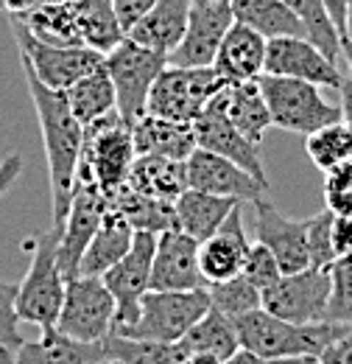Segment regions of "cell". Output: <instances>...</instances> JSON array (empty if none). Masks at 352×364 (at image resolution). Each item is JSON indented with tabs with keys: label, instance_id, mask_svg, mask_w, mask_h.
<instances>
[{
	"label": "cell",
	"instance_id": "6da1fadb",
	"mask_svg": "<svg viewBox=\"0 0 352 364\" xmlns=\"http://www.w3.org/2000/svg\"><path fill=\"white\" fill-rule=\"evenodd\" d=\"M26 85L31 92L40 132H43L45 160H48V180H50V210H53V228L62 232L70 202H73V185L79 174L82 151H84V124L76 118L65 90H53L37 79V73L23 65Z\"/></svg>",
	"mask_w": 352,
	"mask_h": 364
},
{
	"label": "cell",
	"instance_id": "7a4b0ae2",
	"mask_svg": "<svg viewBox=\"0 0 352 364\" xmlns=\"http://www.w3.org/2000/svg\"><path fill=\"white\" fill-rule=\"evenodd\" d=\"M235 328L241 336V348L271 359H319L330 345H336L350 331V325L330 319L310 325L288 322L265 309H255L238 317Z\"/></svg>",
	"mask_w": 352,
	"mask_h": 364
},
{
	"label": "cell",
	"instance_id": "3957f363",
	"mask_svg": "<svg viewBox=\"0 0 352 364\" xmlns=\"http://www.w3.org/2000/svg\"><path fill=\"white\" fill-rule=\"evenodd\" d=\"M59 230L40 232L31 244V264L17 289V314L23 322L37 325L40 331L56 328V319L65 303L67 277L59 267Z\"/></svg>",
	"mask_w": 352,
	"mask_h": 364
},
{
	"label": "cell",
	"instance_id": "277c9868",
	"mask_svg": "<svg viewBox=\"0 0 352 364\" xmlns=\"http://www.w3.org/2000/svg\"><path fill=\"white\" fill-rule=\"evenodd\" d=\"M134 160H137V149H134L132 127H126L118 109L84 127V151H82L79 174L92 177L106 196L118 193L129 182Z\"/></svg>",
	"mask_w": 352,
	"mask_h": 364
},
{
	"label": "cell",
	"instance_id": "5b68a950",
	"mask_svg": "<svg viewBox=\"0 0 352 364\" xmlns=\"http://www.w3.org/2000/svg\"><path fill=\"white\" fill-rule=\"evenodd\" d=\"M258 82L263 87L271 124L277 129H285L294 135H310L344 118L341 104L327 101L321 85L291 79V76H271V73H263Z\"/></svg>",
	"mask_w": 352,
	"mask_h": 364
},
{
	"label": "cell",
	"instance_id": "8992f818",
	"mask_svg": "<svg viewBox=\"0 0 352 364\" xmlns=\"http://www.w3.org/2000/svg\"><path fill=\"white\" fill-rule=\"evenodd\" d=\"M210 306L213 303L207 289H187V291L148 289L140 300L137 322L112 333L154 339V342H182V336L210 311Z\"/></svg>",
	"mask_w": 352,
	"mask_h": 364
},
{
	"label": "cell",
	"instance_id": "52a82bcc",
	"mask_svg": "<svg viewBox=\"0 0 352 364\" xmlns=\"http://www.w3.org/2000/svg\"><path fill=\"white\" fill-rule=\"evenodd\" d=\"M9 26H11L14 43L20 50V62L28 65L37 73V79L48 87H53V90H67L70 85H76L79 79H84L87 73L98 70L104 65L106 53H101L95 48L43 43L17 17H9Z\"/></svg>",
	"mask_w": 352,
	"mask_h": 364
},
{
	"label": "cell",
	"instance_id": "ba28073f",
	"mask_svg": "<svg viewBox=\"0 0 352 364\" xmlns=\"http://www.w3.org/2000/svg\"><path fill=\"white\" fill-rule=\"evenodd\" d=\"M165 65H168V56L134 43L132 37H126L121 46H115L104 56V68L118 95V112L126 121V127L137 124L145 115L151 87L157 76L165 70Z\"/></svg>",
	"mask_w": 352,
	"mask_h": 364
},
{
	"label": "cell",
	"instance_id": "9c48e42d",
	"mask_svg": "<svg viewBox=\"0 0 352 364\" xmlns=\"http://www.w3.org/2000/svg\"><path fill=\"white\" fill-rule=\"evenodd\" d=\"M224 85L226 82L216 73V68L165 65V70L157 76V82L151 87L145 112L160 115V118H171V121L193 124Z\"/></svg>",
	"mask_w": 352,
	"mask_h": 364
},
{
	"label": "cell",
	"instance_id": "30bf717a",
	"mask_svg": "<svg viewBox=\"0 0 352 364\" xmlns=\"http://www.w3.org/2000/svg\"><path fill=\"white\" fill-rule=\"evenodd\" d=\"M115 314L118 303L104 277L79 274L67 280L56 328L82 342H104L115 331Z\"/></svg>",
	"mask_w": 352,
	"mask_h": 364
},
{
	"label": "cell",
	"instance_id": "8fae6325",
	"mask_svg": "<svg viewBox=\"0 0 352 364\" xmlns=\"http://www.w3.org/2000/svg\"><path fill=\"white\" fill-rule=\"evenodd\" d=\"M330 269L308 267L302 272H282L277 283L263 289V309L288 322H321L330 306Z\"/></svg>",
	"mask_w": 352,
	"mask_h": 364
},
{
	"label": "cell",
	"instance_id": "7c38bea8",
	"mask_svg": "<svg viewBox=\"0 0 352 364\" xmlns=\"http://www.w3.org/2000/svg\"><path fill=\"white\" fill-rule=\"evenodd\" d=\"M106 210H109V196L95 185L92 177L76 174L73 202H70L65 228L59 235V267H62L67 280L79 277L84 250L89 247L95 230L101 228Z\"/></svg>",
	"mask_w": 352,
	"mask_h": 364
},
{
	"label": "cell",
	"instance_id": "4fadbf2b",
	"mask_svg": "<svg viewBox=\"0 0 352 364\" xmlns=\"http://www.w3.org/2000/svg\"><path fill=\"white\" fill-rule=\"evenodd\" d=\"M154 250H157V232L137 230L132 250L104 274V283L109 286L118 314H115V331L129 328L140 317V300L151 289V269H154Z\"/></svg>",
	"mask_w": 352,
	"mask_h": 364
},
{
	"label": "cell",
	"instance_id": "5bb4252c",
	"mask_svg": "<svg viewBox=\"0 0 352 364\" xmlns=\"http://www.w3.org/2000/svg\"><path fill=\"white\" fill-rule=\"evenodd\" d=\"M235 23L229 0H193L182 43L168 56L176 68H213L216 53Z\"/></svg>",
	"mask_w": 352,
	"mask_h": 364
},
{
	"label": "cell",
	"instance_id": "9a60e30c",
	"mask_svg": "<svg viewBox=\"0 0 352 364\" xmlns=\"http://www.w3.org/2000/svg\"><path fill=\"white\" fill-rule=\"evenodd\" d=\"M265 73L305 79L313 85L339 90L344 82V70L333 62L321 48H316L308 37H274L265 48Z\"/></svg>",
	"mask_w": 352,
	"mask_h": 364
},
{
	"label": "cell",
	"instance_id": "2e32d148",
	"mask_svg": "<svg viewBox=\"0 0 352 364\" xmlns=\"http://www.w3.org/2000/svg\"><path fill=\"white\" fill-rule=\"evenodd\" d=\"M219 92H216L213 101L204 107V112L193 121L199 149L216 151L221 157L238 163L241 168H246L249 174H255L263 185H268V177H265V168H263V157H260V146H258L255 140H249V137L243 135V132L229 121V115H226V109H224V104H221Z\"/></svg>",
	"mask_w": 352,
	"mask_h": 364
},
{
	"label": "cell",
	"instance_id": "e0dca14e",
	"mask_svg": "<svg viewBox=\"0 0 352 364\" xmlns=\"http://www.w3.org/2000/svg\"><path fill=\"white\" fill-rule=\"evenodd\" d=\"M199 247L190 232L171 228L157 235L154 250V269H151V289L163 291H187V289H207V280L199 264Z\"/></svg>",
	"mask_w": 352,
	"mask_h": 364
},
{
	"label": "cell",
	"instance_id": "ac0fdd59",
	"mask_svg": "<svg viewBox=\"0 0 352 364\" xmlns=\"http://www.w3.org/2000/svg\"><path fill=\"white\" fill-rule=\"evenodd\" d=\"M187 188L216 196H232L238 202H258L263 191H268V185H263L255 174L207 149H196L187 157Z\"/></svg>",
	"mask_w": 352,
	"mask_h": 364
},
{
	"label": "cell",
	"instance_id": "d6986e66",
	"mask_svg": "<svg viewBox=\"0 0 352 364\" xmlns=\"http://www.w3.org/2000/svg\"><path fill=\"white\" fill-rule=\"evenodd\" d=\"M255 205V238L265 244L282 272H302L310 267V250H308V219L297 222L282 216L268 199H258Z\"/></svg>",
	"mask_w": 352,
	"mask_h": 364
},
{
	"label": "cell",
	"instance_id": "ffe728a7",
	"mask_svg": "<svg viewBox=\"0 0 352 364\" xmlns=\"http://www.w3.org/2000/svg\"><path fill=\"white\" fill-rule=\"evenodd\" d=\"M249 250H252V241L243 230L241 205H235L232 213L226 216V222L210 238H204L199 247V264H202V274H204L207 286L243 272Z\"/></svg>",
	"mask_w": 352,
	"mask_h": 364
},
{
	"label": "cell",
	"instance_id": "44dd1931",
	"mask_svg": "<svg viewBox=\"0 0 352 364\" xmlns=\"http://www.w3.org/2000/svg\"><path fill=\"white\" fill-rule=\"evenodd\" d=\"M265 48H268V40L263 34L235 20L216 53L213 68L226 85L258 82L265 73Z\"/></svg>",
	"mask_w": 352,
	"mask_h": 364
},
{
	"label": "cell",
	"instance_id": "7402d4cb",
	"mask_svg": "<svg viewBox=\"0 0 352 364\" xmlns=\"http://www.w3.org/2000/svg\"><path fill=\"white\" fill-rule=\"evenodd\" d=\"M20 364H98L106 362L104 342H82L59 328H45L37 339L23 342L14 350Z\"/></svg>",
	"mask_w": 352,
	"mask_h": 364
},
{
	"label": "cell",
	"instance_id": "603a6c76",
	"mask_svg": "<svg viewBox=\"0 0 352 364\" xmlns=\"http://www.w3.org/2000/svg\"><path fill=\"white\" fill-rule=\"evenodd\" d=\"M190 3L193 0H157L151 6V11H145L129 28V37L140 46L163 53V56H171L174 48L185 37Z\"/></svg>",
	"mask_w": 352,
	"mask_h": 364
},
{
	"label": "cell",
	"instance_id": "cb8c5ba5",
	"mask_svg": "<svg viewBox=\"0 0 352 364\" xmlns=\"http://www.w3.org/2000/svg\"><path fill=\"white\" fill-rule=\"evenodd\" d=\"M132 137L137 154H154L168 160H187L199 149L193 124L148 115V112L137 124H132Z\"/></svg>",
	"mask_w": 352,
	"mask_h": 364
},
{
	"label": "cell",
	"instance_id": "d4e9b609",
	"mask_svg": "<svg viewBox=\"0 0 352 364\" xmlns=\"http://www.w3.org/2000/svg\"><path fill=\"white\" fill-rule=\"evenodd\" d=\"M134 232H137V230L126 222V216L109 208L106 216H104V222H101V228L95 230L89 247L84 250L79 274L104 277V274L109 272V269L132 250Z\"/></svg>",
	"mask_w": 352,
	"mask_h": 364
},
{
	"label": "cell",
	"instance_id": "484cf974",
	"mask_svg": "<svg viewBox=\"0 0 352 364\" xmlns=\"http://www.w3.org/2000/svg\"><path fill=\"white\" fill-rule=\"evenodd\" d=\"M221 104L229 115V121L258 146L263 143V135L274 127L271 124V112L265 104V95L260 82H235V85H224L219 92Z\"/></svg>",
	"mask_w": 352,
	"mask_h": 364
},
{
	"label": "cell",
	"instance_id": "4316f807",
	"mask_svg": "<svg viewBox=\"0 0 352 364\" xmlns=\"http://www.w3.org/2000/svg\"><path fill=\"white\" fill-rule=\"evenodd\" d=\"M235 205H241V202L232 199V196H216V193H207V191L187 188L174 202L176 228L190 232L196 241H204L226 222V216L232 213Z\"/></svg>",
	"mask_w": 352,
	"mask_h": 364
},
{
	"label": "cell",
	"instance_id": "83f0119b",
	"mask_svg": "<svg viewBox=\"0 0 352 364\" xmlns=\"http://www.w3.org/2000/svg\"><path fill=\"white\" fill-rule=\"evenodd\" d=\"M126 185L134 188L137 193H143V196L176 202L182 196V191H187V160L137 154Z\"/></svg>",
	"mask_w": 352,
	"mask_h": 364
},
{
	"label": "cell",
	"instance_id": "f1b7e54d",
	"mask_svg": "<svg viewBox=\"0 0 352 364\" xmlns=\"http://www.w3.org/2000/svg\"><path fill=\"white\" fill-rule=\"evenodd\" d=\"M235 20L255 28L265 40L274 37H308L302 20L285 0H232Z\"/></svg>",
	"mask_w": 352,
	"mask_h": 364
},
{
	"label": "cell",
	"instance_id": "f546056e",
	"mask_svg": "<svg viewBox=\"0 0 352 364\" xmlns=\"http://www.w3.org/2000/svg\"><path fill=\"white\" fill-rule=\"evenodd\" d=\"M73 6H76L79 34L84 46L109 53L112 48L121 46L129 37L118 17L115 0H73Z\"/></svg>",
	"mask_w": 352,
	"mask_h": 364
},
{
	"label": "cell",
	"instance_id": "4dcf8cb0",
	"mask_svg": "<svg viewBox=\"0 0 352 364\" xmlns=\"http://www.w3.org/2000/svg\"><path fill=\"white\" fill-rule=\"evenodd\" d=\"M28 26V31L50 46H84L79 34V20H76V6L73 0H50L28 11L26 17H17Z\"/></svg>",
	"mask_w": 352,
	"mask_h": 364
},
{
	"label": "cell",
	"instance_id": "1f68e13d",
	"mask_svg": "<svg viewBox=\"0 0 352 364\" xmlns=\"http://www.w3.org/2000/svg\"><path fill=\"white\" fill-rule=\"evenodd\" d=\"M182 348L187 353H213L219 359H229L241 350V336L235 328V319L221 314L219 309L210 306V311L199 319L185 336H182Z\"/></svg>",
	"mask_w": 352,
	"mask_h": 364
},
{
	"label": "cell",
	"instance_id": "d6a6232c",
	"mask_svg": "<svg viewBox=\"0 0 352 364\" xmlns=\"http://www.w3.org/2000/svg\"><path fill=\"white\" fill-rule=\"evenodd\" d=\"M109 208L123 213L126 222L134 230H145V232H165L176 228V208L174 202H163L154 196H143L134 188L123 185L118 193L109 196Z\"/></svg>",
	"mask_w": 352,
	"mask_h": 364
},
{
	"label": "cell",
	"instance_id": "836d02e7",
	"mask_svg": "<svg viewBox=\"0 0 352 364\" xmlns=\"http://www.w3.org/2000/svg\"><path fill=\"white\" fill-rule=\"evenodd\" d=\"M104 345H106V362L115 364H185L187 359L182 342H154V339L109 333Z\"/></svg>",
	"mask_w": 352,
	"mask_h": 364
},
{
	"label": "cell",
	"instance_id": "e575fe53",
	"mask_svg": "<svg viewBox=\"0 0 352 364\" xmlns=\"http://www.w3.org/2000/svg\"><path fill=\"white\" fill-rule=\"evenodd\" d=\"M65 95H67V101H70L76 118H79L84 127L92 124L95 118H101V115L118 109L115 85H112V79H109V73H106L104 65H101L98 70L87 73L84 79H79L76 85H70V87L65 90Z\"/></svg>",
	"mask_w": 352,
	"mask_h": 364
},
{
	"label": "cell",
	"instance_id": "d590c367",
	"mask_svg": "<svg viewBox=\"0 0 352 364\" xmlns=\"http://www.w3.org/2000/svg\"><path fill=\"white\" fill-rule=\"evenodd\" d=\"M285 3L302 20L310 43L316 48H321L333 62H341V40H344V34L339 31L327 3L324 0H285Z\"/></svg>",
	"mask_w": 352,
	"mask_h": 364
},
{
	"label": "cell",
	"instance_id": "8d00e7d4",
	"mask_svg": "<svg viewBox=\"0 0 352 364\" xmlns=\"http://www.w3.org/2000/svg\"><path fill=\"white\" fill-rule=\"evenodd\" d=\"M305 151L316 168L327 171L339 163L352 160V121H336L305 135Z\"/></svg>",
	"mask_w": 352,
	"mask_h": 364
},
{
	"label": "cell",
	"instance_id": "74e56055",
	"mask_svg": "<svg viewBox=\"0 0 352 364\" xmlns=\"http://www.w3.org/2000/svg\"><path fill=\"white\" fill-rule=\"evenodd\" d=\"M207 291H210L213 309H219L221 314H226L229 319H238L255 309H263V291L243 272L229 277V280H221V283H210Z\"/></svg>",
	"mask_w": 352,
	"mask_h": 364
},
{
	"label": "cell",
	"instance_id": "f35d334b",
	"mask_svg": "<svg viewBox=\"0 0 352 364\" xmlns=\"http://www.w3.org/2000/svg\"><path fill=\"white\" fill-rule=\"evenodd\" d=\"M330 280H333V289H330L327 319L352 325V255L336 258V264L330 267Z\"/></svg>",
	"mask_w": 352,
	"mask_h": 364
},
{
	"label": "cell",
	"instance_id": "ab89813d",
	"mask_svg": "<svg viewBox=\"0 0 352 364\" xmlns=\"http://www.w3.org/2000/svg\"><path fill=\"white\" fill-rule=\"evenodd\" d=\"M333 219L336 213L324 208L321 213L308 219V250H310V267L330 269L336 264V247H333Z\"/></svg>",
	"mask_w": 352,
	"mask_h": 364
},
{
	"label": "cell",
	"instance_id": "60d3db41",
	"mask_svg": "<svg viewBox=\"0 0 352 364\" xmlns=\"http://www.w3.org/2000/svg\"><path fill=\"white\" fill-rule=\"evenodd\" d=\"M17 289L20 283L0 280V350H17L26 339L20 333V314H17Z\"/></svg>",
	"mask_w": 352,
	"mask_h": 364
},
{
	"label": "cell",
	"instance_id": "b9f144b4",
	"mask_svg": "<svg viewBox=\"0 0 352 364\" xmlns=\"http://www.w3.org/2000/svg\"><path fill=\"white\" fill-rule=\"evenodd\" d=\"M243 274L263 291L268 289L271 283H277L280 280V274H282V267H280V261H277V255L260 244V241H252V250H249V255H246V264H243Z\"/></svg>",
	"mask_w": 352,
	"mask_h": 364
},
{
	"label": "cell",
	"instance_id": "7bdbcfd3",
	"mask_svg": "<svg viewBox=\"0 0 352 364\" xmlns=\"http://www.w3.org/2000/svg\"><path fill=\"white\" fill-rule=\"evenodd\" d=\"M154 3H157V0H115L118 17H121V23H123L126 34H129V28H132L134 23H137L145 11H151V6H154Z\"/></svg>",
	"mask_w": 352,
	"mask_h": 364
},
{
	"label": "cell",
	"instance_id": "ee69618b",
	"mask_svg": "<svg viewBox=\"0 0 352 364\" xmlns=\"http://www.w3.org/2000/svg\"><path fill=\"white\" fill-rule=\"evenodd\" d=\"M333 247L336 255H352V216H339L333 219Z\"/></svg>",
	"mask_w": 352,
	"mask_h": 364
},
{
	"label": "cell",
	"instance_id": "f6af8a7d",
	"mask_svg": "<svg viewBox=\"0 0 352 364\" xmlns=\"http://www.w3.org/2000/svg\"><path fill=\"white\" fill-rule=\"evenodd\" d=\"M319 364H352V325H350V331H347L336 345H330V348L319 356Z\"/></svg>",
	"mask_w": 352,
	"mask_h": 364
},
{
	"label": "cell",
	"instance_id": "bcb514c9",
	"mask_svg": "<svg viewBox=\"0 0 352 364\" xmlns=\"http://www.w3.org/2000/svg\"><path fill=\"white\" fill-rule=\"evenodd\" d=\"M23 154H6L3 160H0V196L6 193V191H11V185L17 182V177L23 174Z\"/></svg>",
	"mask_w": 352,
	"mask_h": 364
},
{
	"label": "cell",
	"instance_id": "7dc6e473",
	"mask_svg": "<svg viewBox=\"0 0 352 364\" xmlns=\"http://www.w3.org/2000/svg\"><path fill=\"white\" fill-rule=\"evenodd\" d=\"M305 359H271V356H260L255 350H246L241 348L235 356H229L226 364H302Z\"/></svg>",
	"mask_w": 352,
	"mask_h": 364
},
{
	"label": "cell",
	"instance_id": "c3c4849f",
	"mask_svg": "<svg viewBox=\"0 0 352 364\" xmlns=\"http://www.w3.org/2000/svg\"><path fill=\"white\" fill-rule=\"evenodd\" d=\"M48 0H0V9L9 17H26L28 11H34L37 6H43Z\"/></svg>",
	"mask_w": 352,
	"mask_h": 364
},
{
	"label": "cell",
	"instance_id": "681fc988",
	"mask_svg": "<svg viewBox=\"0 0 352 364\" xmlns=\"http://www.w3.org/2000/svg\"><path fill=\"white\" fill-rule=\"evenodd\" d=\"M324 3H327L330 14H333V20H336L339 31L344 34V28H347V0H324Z\"/></svg>",
	"mask_w": 352,
	"mask_h": 364
},
{
	"label": "cell",
	"instance_id": "f907efd6",
	"mask_svg": "<svg viewBox=\"0 0 352 364\" xmlns=\"http://www.w3.org/2000/svg\"><path fill=\"white\" fill-rule=\"evenodd\" d=\"M339 95H341V112H344V121H352V79L344 73V82L339 87Z\"/></svg>",
	"mask_w": 352,
	"mask_h": 364
},
{
	"label": "cell",
	"instance_id": "816d5d0a",
	"mask_svg": "<svg viewBox=\"0 0 352 364\" xmlns=\"http://www.w3.org/2000/svg\"><path fill=\"white\" fill-rule=\"evenodd\" d=\"M185 364H226L224 359L213 356V353H187Z\"/></svg>",
	"mask_w": 352,
	"mask_h": 364
},
{
	"label": "cell",
	"instance_id": "f5cc1de1",
	"mask_svg": "<svg viewBox=\"0 0 352 364\" xmlns=\"http://www.w3.org/2000/svg\"><path fill=\"white\" fill-rule=\"evenodd\" d=\"M341 62L347 65V76L352 79V40L350 37L341 40Z\"/></svg>",
	"mask_w": 352,
	"mask_h": 364
},
{
	"label": "cell",
	"instance_id": "db71d44e",
	"mask_svg": "<svg viewBox=\"0 0 352 364\" xmlns=\"http://www.w3.org/2000/svg\"><path fill=\"white\" fill-rule=\"evenodd\" d=\"M0 364H20L17 362V356H14V350H0Z\"/></svg>",
	"mask_w": 352,
	"mask_h": 364
},
{
	"label": "cell",
	"instance_id": "11a10c76",
	"mask_svg": "<svg viewBox=\"0 0 352 364\" xmlns=\"http://www.w3.org/2000/svg\"><path fill=\"white\" fill-rule=\"evenodd\" d=\"M344 37L352 40V0H347V28H344Z\"/></svg>",
	"mask_w": 352,
	"mask_h": 364
},
{
	"label": "cell",
	"instance_id": "9f6ffc18",
	"mask_svg": "<svg viewBox=\"0 0 352 364\" xmlns=\"http://www.w3.org/2000/svg\"><path fill=\"white\" fill-rule=\"evenodd\" d=\"M302 364H319V359H305Z\"/></svg>",
	"mask_w": 352,
	"mask_h": 364
},
{
	"label": "cell",
	"instance_id": "6f0895ef",
	"mask_svg": "<svg viewBox=\"0 0 352 364\" xmlns=\"http://www.w3.org/2000/svg\"><path fill=\"white\" fill-rule=\"evenodd\" d=\"M98 364H115V362H98Z\"/></svg>",
	"mask_w": 352,
	"mask_h": 364
},
{
	"label": "cell",
	"instance_id": "680465c9",
	"mask_svg": "<svg viewBox=\"0 0 352 364\" xmlns=\"http://www.w3.org/2000/svg\"><path fill=\"white\" fill-rule=\"evenodd\" d=\"M48 3H50V0H48Z\"/></svg>",
	"mask_w": 352,
	"mask_h": 364
},
{
	"label": "cell",
	"instance_id": "91938a15",
	"mask_svg": "<svg viewBox=\"0 0 352 364\" xmlns=\"http://www.w3.org/2000/svg\"><path fill=\"white\" fill-rule=\"evenodd\" d=\"M229 3H232V0H229Z\"/></svg>",
	"mask_w": 352,
	"mask_h": 364
}]
</instances>
